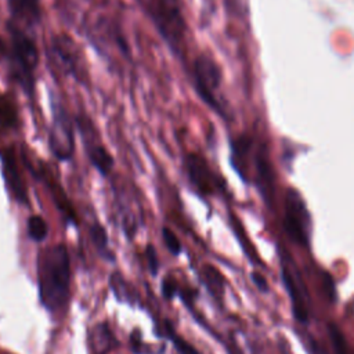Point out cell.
Returning <instances> with one entry per match:
<instances>
[{"label": "cell", "mask_w": 354, "mask_h": 354, "mask_svg": "<svg viewBox=\"0 0 354 354\" xmlns=\"http://www.w3.org/2000/svg\"><path fill=\"white\" fill-rule=\"evenodd\" d=\"M48 51L54 65L65 76L72 77L80 84L87 83L88 73L84 65V58L73 39L65 33H58L53 36Z\"/></svg>", "instance_id": "obj_5"}, {"label": "cell", "mask_w": 354, "mask_h": 354, "mask_svg": "<svg viewBox=\"0 0 354 354\" xmlns=\"http://www.w3.org/2000/svg\"><path fill=\"white\" fill-rule=\"evenodd\" d=\"M178 292V285L174 278L167 277L162 281V293L166 299H173Z\"/></svg>", "instance_id": "obj_24"}, {"label": "cell", "mask_w": 354, "mask_h": 354, "mask_svg": "<svg viewBox=\"0 0 354 354\" xmlns=\"http://www.w3.org/2000/svg\"><path fill=\"white\" fill-rule=\"evenodd\" d=\"M17 105L8 95H0V136L14 131L18 127Z\"/></svg>", "instance_id": "obj_15"}, {"label": "cell", "mask_w": 354, "mask_h": 354, "mask_svg": "<svg viewBox=\"0 0 354 354\" xmlns=\"http://www.w3.org/2000/svg\"><path fill=\"white\" fill-rule=\"evenodd\" d=\"M48 148L55 159L68 162L75 152L73 122L62 104L51 101V123L48 130Z\"/></svg>", "instance_id": "obj_6"}, {"label": "cell", "mask_w": 354, "mask_h": 354, "mask_svg": "<svg viewBox=\"0 0 354 354\" xmlns=\"http://www.w3.org/2000/svg\"><path fill=\"white\" fill-rule=\"evenodd\" d=\"M1 170H3V177L6 180V184L11 194L14 195L15 201L21 205H29V198L26 192V187L22 178V174L18 169L17 163V155L14 149L7 148L1 153Z\"/></svg>", "instance_id": "obj_10"}, {"label": "cell", "mask_w": 354, "mask_h": 354, "mask_svg": "<svg viewBox=\"0 0 354 354\" xmlns=\"http://www.w3.org/2000/svg\"><path fill=\"white\" fill-rule=\"evenodd\" d=\"M148 11L163 40L174 53H178L185 36L180 0H148Z\"/></svg>", "instance_id": "obj_3"}, {"label": "cell", "mask_w": 354, "mask_h": 354, "mask_svg": "<svg viewBox=\"0 0 354 354\" xmlns=\"http://www.w3.org/2000/svg\"><path fill=\"white\" fill-rule=\"evenodd\" d=\"M37 285L41 304L50 313H59L71 296V260L65 245L46 248L37 257Z\"/></svg>", "instance_id": "obj_1"}, {"label": "cell", "mask_w": 354, "mask_h": 354, "mask_svg": "<svg viewBox=\"0 0 354 354\" xmlns=\"http://www.w3.org/2000/svg\"><path fill=\"white\" fill-rule=\"evenodd\" d=\"M282 225L288 238L300 246L307 248L310 242L311 217L301 195L290 188L285 195V210Z\"/></svg>", "instance_id": "obj_7"}, {"label": "cell", "mask_w": 354, "mask_h": 354, "mask_svg": "<svg viewBox=\"0 0 354 354\" xmlns=\"http://www.w3.org/2000/svg\"><path fill=\"white\" fill-rule=\"evenodd\" d=\"M86 149H87V156H88L91 165L102 176H109V173L113 169L115 162H113V156L106 149V147H104L102 144L90 138V141L86 142Z\"/></svg>", "instance_id": "obj_13"}, {"label": "cell", "mask_w": 354, "mask_h": 354, "mask_svg": "<svg viewBox=\"0 0 354 354\" xmlns=\"http://www.w3.org/2000/svg\"><path fill=\"white\" fill-rule=\"evenodd\" d=\"M166 330H167V335L171 339V343L174 344V348L177 350L178 354H199V351L192 344H189L185 339H183L174 333V329H173V326H170L169 322H166Z\"/></svg>", "instance_id": "obj_21"}, {"label": "cell", "mask_w": 354, "mask_h": 354, "mask_svg": "<svg viewBox=\"0 0 354 354\" xmlns=\"http://www.w3.org/2000/svg\"><path fill=\"white\" fill-rule=\"evenodd\" d=\"M322 286H324V289H325V293H326L328 299H329L330 301H335V300H336V286H335L333 278H332L328 272H324Z\"/></svg>", "instance_id": "obj_25"}, {"label": "cell", "mask_w": 354, "mask_h": 354, "mask_svg": "<svg viewBox=\"0 0 354 354\" xmlns=\"http://www.w3.org/2000/svg\"><path fill=\"white\" fill-rule=\"evenodd\" d=\"M10 36L8 59L15 82L26 94L33 93L35 72L39 64V50L24 28L12 21L7 22Z\"/></svg>", "instance_id": "obj_2"}, {"label": "cell", "mask_w": 354, "mask_h": 354, "mask_svg": "<svg viewBox=\"0 0 354 354\" xmlns=\"http://www.w3.org/2000/svg\"><path fill=\"white\" fill-rule=\"evenodd\" d=\"M12 22L17 25L35 26L41 21L40 0H6Z\"/></svg>", "instance_id": "obj_12"}, {"label": "cell", "mask_w": 354, "mask_h": 354, "mask_svg": "<svg viewBox=\"0 0 354 354\" xmlns=\"http://www.w3.org/2000/svg\"><path fill=\"white\" fill-rule=\"evenodd\" d=\"M162 238H163V242H165L166 248L169 249V252L171 254H174V256L180 254L181 243H180L178 238L176 236V234L170 228H167V227L162 228Z\"/></svg>", "instance_id": "obj_23"}, {"label": "cell", "mask_w": 354, "mask_h": 354, "mask_svg": "<svg viewBox=\"0 0 354 354\" xmlns=\"http://www.w3.org/2000/svg\"><path fill=\"white\" fill-rule=\"evenodd\" d=\"M328 333H329V337H330V342L333 344V350L336 354H348V350H347V343H346V339H344V335L342 333L340 328L333 324V322H329L328 324Z\"/></svg>", "instance_id": "obj_19"}, {"label": "cell", "mask_w": 354, "mask_h": 354, "mask_svg": "<svg viewBox=\"0 0 354 354\" xmlns=\"http://www.w3.org/2000/svg\"><path fill=\"white\" fill-rule=\"evenodd\" d=\"M202 278L203 282L206 283L207 289L213 293L214 297L220 299L223 295V275L213 267L206 264L202 270Z\"/></svg>", "instance_id": "obj_17"}, {"label": "cell", "mask_w": 354, "mask_h": 354, "mask_svg": "<svg viewBox=\"0 0 354 354\" xmlns=\"http://www.w3.org/2000/svg\"><path fill=\"white\" fill-rule=\"evenodd\" d=\"M192 77L195 91L201 100L223 118H228L225 106L217 97L221 86V69L209 54L202 53L195 58Z\"/></svg>", "instance_id": "obj_4"}, {"label": "cell", "mask_w": 354, "mask_h": 354, "mask_svg": "<svg viewBox=\"0 0 354 354\" xmlns=\"http://www.w3.org/2000/svg\"><path fill=\"white\" fill-rule=\"evenodd\" d=\"M253 163L256 169V185L264 198V202L271 206L275 189V174L268 162L264 147H259L253 155Z\"/></svg>", "instance_id": "obj_11"}, {"label": "cell", "mask_w": 354, "mask_h": 354, "mask_svg": "<svg viewBox=\"0 0 354 354\" xmlns=\"http://www.w3.org/2000/svg\"><path fill=\"white\" fill-rule=\"evenodd\" d=\"M26 230H28V235L32 241L35 242H41L47 238L48 235V227L46 220L39 216V214H33L28 218L26 221Z\"/></svg>", "instance_id": "obj_18"}, {"label": "cell", "mask_w": 354, "mask_h": 354, "mask_svg": "<svg viewBox=\"0 0 354 354\" xmlns=\"http://www.w3.org/2000/svg\"><path fill=\"white\" fill-rule=\"evenodd\" d=\"M145 253H147V260H148V268H149L152 275H156L158 268H159V261H158V256H156L155 248L152 245H148Z\"/></svg>", "instance_id": "obj_26"}, {"label": "cell", "mask_w": 354, "mask_h": 354, "mask_svg": "<svg viewBox=\"0 0 354 354\" xmlns=\"http://www.w3.org/2000/svg\"><path fill=\"white\" fill-rule=\"evenodd\" d=\"M184 170L192 187L202 195H214L224 189L221 177L216 174L207 160L196 152H188L184 156Z\"/></svg>", "instance_id": "obj_8"}, {"label": "cell", "mask_w": 354, "mask_h": 354, "mask_svg": "<svg viewBox=\"0 0 354 354\" xmlns=\"http://www.w3.org/2000/svg\"><path fill=\"white\" fill-rule=\"evenodd\" d=\"M281 275H282V282L290 299L293 317L297 322L306 325L308 322V306H307L304 286L300 279L299 281L295 279L282 256H281Z\"/></svg>", "instance_id": "obj_9"}, {"label": "cell", "mask_w": 354, "mask_h": 354, "mask_svg": "<svg viewBox=\"0 0 354 354\" xmlns=\"http://www.w3.org/2000/svg\"><path fill=\"white\" fill-rule=\"evenodd\" d=\"M90 343L94 354H108L111 350L119 346L118 339L113 336L108 324L101 322L94 326L90 335Z\"/></svg>", "instance_id": "obj_14"}, {"label": "cell", "mask_w": 354, "mask_h": 354, "mask_svg": "<svg viewBox=\"0 0 354 354\" xmlns=\"http://www.w3.org/2000/svg\"><path fill=\"white\" fill-rule=\"evenodd\" d=\"M111 286H112V290H113L115 296L119 300H124V301H127L130 304L133 303V293L127 289L126 281L119 274H112Z\"/></svg>", "instance_id": "obj_20"}, {"label": "cell", "mask_w": 354, "mask_h": 354, "mask_svg": "<svg viewBox=\"0 0 354 354\" xmlns=\"http://www.w3.org/2000/svg\"><path fill=\"white\" fill-rule=\"evenodd\" d=\"M90 236L101 253H108V236L105 230L100 224H93L90 227Z\"/></svg>", "instance_id": "obj_22"}, {"label": "cell", "mask_w": 354, "mask_h": 354, "mask_svg": "<svg viewBox=\"0 0 354 354\" xmlns=\"http://www.w3.org/2000/svg\"><path fill=\"white\" fill-rule=\"evenodd\" d=\"M250 277H252V281H253V283L256 285V288L260 290V292H267L268 290V283H267V281H266V278L261 275V274H259V272H252L250 274Z\"/></svg>", "instance_id": "obj_27"}, {"label": "cell", "mask_w": 354, "mask_h": 354, "mask_svg": "<svg viewBox=\"0 0 354 354\" xmlns=\"http://www.w3.org/2000/svg\"><path fill=\"white\" fill-rule=\"evenodd\" d=\"M40 178L47 184L51 195H53V199L58 207V210L64 214V217L69 221V223H75L76 221V216H75V212H73V207L71 206L64 189L51 178V176H43V173L39 174Z\"/></svg>", "instance_id": "obj_16"}]
</instances>
